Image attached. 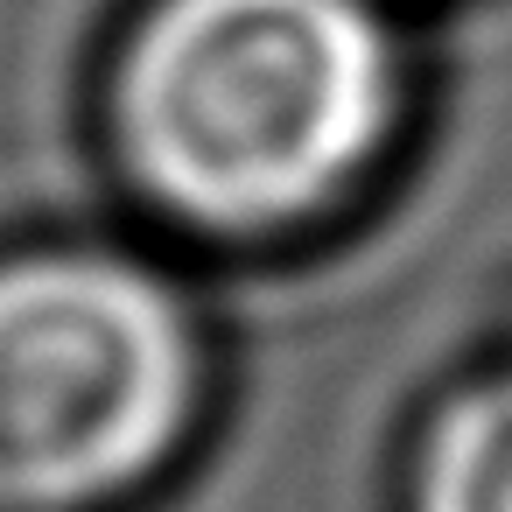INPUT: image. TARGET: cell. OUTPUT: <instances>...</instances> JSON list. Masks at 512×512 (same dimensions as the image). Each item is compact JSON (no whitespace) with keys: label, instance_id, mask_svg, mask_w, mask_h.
<instances>
[{"label":"cell","instance_id":"2","mask_svg":"<svg viewBox=\"0 0 512 512\" xmlns=\"http://www.w3.org/2000/svg\"><path fill=\"white\" fill-rule=\"evenodd\" d=\"M190 414L169 288L106 253L0 267V512H71L141 484Z\"/></svg>","mask_w":512,"mask_h":512},{"label":"cell","instance_id":"3","mask_svg":"<svg viewBox=\"0 0 512 512\" xmlns=\"http://www.w3.org/2000/svg\"><path fill=\"white\" fill-rule=\"evenodd\" d=\"M421 512H512V372L470 386L435 421Z\"/></svg>","mask_w":512,"mask_h":512},{"label":"cell","instance_id":"1","mask_svg":"<svg viewBox=\"0 0 512 512\" xmlns=\"http://www.w3.org/2000/svg\"><path fill=\"white\" fill-rule=\"evenodd\" d=\"M113 120L169 211L225 232L288 225L386 141L393 50L365 0H155Z\"/></svg>","mask_w":512,"mask_h":512}]
</instances>
